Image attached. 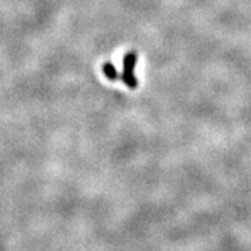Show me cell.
I'll list each match as a JSON object with an SVG mask.
<instances>
[{
	"instance_id": "cell-1",
	"label": "cell",
	"mask_w": 251,
	"mask_h": 251,
	"mask_svg": "<svg viewBox=\"0 0 251 251\" xmlns=\"http://www.w3.org/2000/svg\"><path fill=\"white\" fill-rule=\"evenodd\" d=\"M138 60V54L135 51H130L127 52L124 57V72H123V80L129 88L134 89L138 87V79L134 75V68Z\"/></svg>"
},
{
	"instance_id": "cell-2",
	"label": "cell",
	"mask_w": 251,
	"mask_h": 251,
	"mask_svg": "<svg viewBox=\"0 0 251 251\" xmlns=\"http://www.w3.org/2000/svg\"><path fill=\"white\" fill-rule=\"evenodd\" d=\"M102 69H103V73H105L106 78L110 80H112V82H115V80H118L121 78V76L119 75L118 70H116V68H115L114 64L105 63L103 64V67H102Z\"/></svg>"
}]
</instances>
